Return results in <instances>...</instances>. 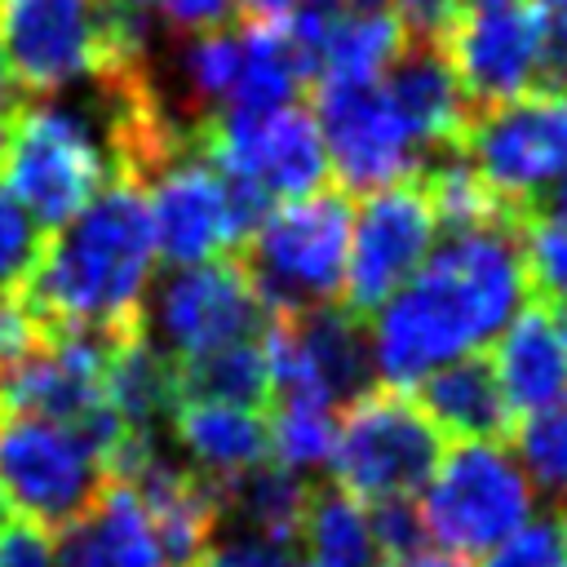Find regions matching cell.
Instances as JSON below:
<instances>
[{"label":"cell","instance_id":"cell-1","mask_svg":"<svg viewBox=\"0 0 567 567\" xmlns=\"http://www.w3.org/2000/svg\"><path fill=\"white\" fill-rule=\"evenodd\" d=\"M523 217L443 235V248L372 310V363L381 385L403 390L430 368L483 350L509 323L532 297L518 248Z\"/></svg>","mask_w":567,"mask_h":567},{"label":"cell","instance_id":"cell-2","mask_svg":"<svg viewBox=\"0 0 567 567\" xmlns=\"http://www.w3.org/2000/svg\"><path fill=\"white\" fill-rule=\"evenodd\" d=\"M155 270V235L146 190L111 177L53 239L18 292L44 332H89L124 341L142 332V301Z\"/></svg>","mask_w":567,"mask_h":567},{"label":"cell","instance_id":"cell-3","mask_svg":"<svg viewBox=\"0 0 567 567\" xmlns=\"http://www.w3.org/2000/svg\"><path fill=\"white\" fill-rule=\"evenodd\" d=\"M354 199L337 186H319L301 199L275 204L235 252L252 279L266 315L337 301L346 275Z\"/></svg>","mask_w":567,"mask_h":567},{"label":"cell","instance_id":"cell-4","mask_svg":"<svg viewBox=\"0 0 567 567\" xmlns=\"http://www.w3.org/2000/svg\"><path fill=\"white\" fill-rule=\"evenodd\" d=\"M443 447L447 443L439 425L416 408V399L399 385L377 381L337 412L328 465H332V483L350 501L377 505V501L421 496Z\"/></svg>","mask_w":567,"mask_h":567},{"label":"cell","instance_id":"cell-5","mask_svg":"<svg viewBox=\"0 0 567 567\" xmlns=\"http://www.w3.org/2000/svg\"><path fill=\"white\" fill-rule=\"evenodd\" d=\"M4 173L13 182V199L31 213L40 230L66 226L115 177L106 142L84 102L71 106L31 97L4 151Z\"/></svg>","mask_w":567,"mask_h":567},{"label":"cell","instance_id":"cell-6","mask_svg":"<svg viewBox=\"0 0 567 567\" xmlns=\"http://www.w3.org/2000/svg\"><path fill=\"white\" fill-rule=\"evenodd\" d=\"M514 213H536L567 182V89L536 84L509 102L478 106L456 146Z\"/></svg>","mask_w":567,"mask_h":567},{"label":"cell","instance_id":"cell-7","mask_svg":"<svg viewBox=\"0 0 567 567\" xmlns=\"http://www.w3.org/2000/svg\"><path fill=\"white\" fill-rule=\"evenodd\" d=\"M416 514L443 554L470 563L532 518V483L505 443H452L421 487Z\"/></svg>","mask_w":567,"mask_h":567},{"label":"cell","instance_id":"cell-8","mask_svg":"<svg viewBox=\"0 0 567 567\" xmlns=\"http://www.w3.org/2000/svg\"><path fill=\"white\" fill-rule=\"evenodd\" d=\"M146 213L155 252L173 266H195L208 257L239 252L257 221L275 208L261 190L217 168L204 146H186L173 155L146 186Z\"/></svg>","mask_w":567,"mask_h":567},{"label":"cell","instance_id":"cell-9","mask_svg":"<svg viewBox=\"0 0 567 567\" xmlns=\"http://www.w3.org/2000/svg\"><path fill=\"white\" fill-rule=\"evenodd\" d=\"M261 350L270 368V394H315L337 412L377 385L368 319L341 301L266 315Z\"/></svg>","mask_w":567,"mask_h":567},{"label":"cell","instance_id":"cell-10","mask_svg":"<svg viewBox=\"0 0 567 567\" xmlns=\"http://www.w3.org/2000/svg\"><path fill=\"white\" fill-rule=\"evenodd\" d=\"M102 456L44 416L0 408V496L44 532H62L106 487Z\"/></svg>","mask_w":567,"mask_h":567},{"label":"cell","instance_id":"cell-11","mask_svg":"<svg viewBox=\"0 0 567 567\" xmlns=\"http://www.w3.org/2000/svg\"><path fill=\"white\" fill-rule=\"evenodd\" d=\"M261 328L266 306L257 301L252 279L235 252L159 275L155 292L142 301V332L168 359H186L230 341H252Z\"/></svg>","mask_w":567,"mask_h":567},{"label":"cell","instance_id":"cell-12","mask_svg":"<svg viewBox=\"0 0 567 567\" xmlns=\"http://www.w3.org/2000/svg\"><path fill=\"white\" fill-rule=\"evenodd\" d=\"M199 146L217 168L248 182L270 204L301 199L328 186V151L319 137V124L297 102L275 111L213 115L199 128Z\"/></svg>","mask_w":567,"mask_h":567},{"label":"cell","instance_id":"cell-13","mask_svg":"<svg viewBox=\"0 0 567 567\" xmlns=\"http://www.w3.org/2000/svg\"><path fill=\"white\" fill-rule=\"evenodd\" d=\"M434 235L439 221L416 173L372 195H359L350 221L346 275H341V292H346L341 306L368 319L394 288H403L416 275V266L434 248Z\"/></svg>","mask_w":567,"mask_h":567},{"label":"cell","instance_id":"cell-14","mask_svg":"<svg viewBox=\"0 0 567 567\" xmlns=\"http://www.w3.org/2000/svg\"><path fill=\"white\" fill-rule=\"evenodd\" d=\"M315 124L328 151V173L350 199L394 186L421 168V146L394 115L381 84H315Z\"/></svg>","mask_w":567,"mask_h":567},{"label":"cell","instance_id":"cell-15","mask_svg":"<svg viewBox=\"0 0 567 567\" xmlns=\"http://www.w3.org/2000/svg\"><path fill=\"white\" fill-rule=\"evenodd\" d=\"M549 13L536 0H505L465 9L443 40V53L470 97V106H496L540 84L545 75Z\"/></svg>","mask_w":567,"mask_h":567},{"label":"cell","instance_id":"cell-16","mask_svg":"<svg viewBox=\"0 0 567 567\" xmlns=\"http://www.w3.org/2000/svg\"><path fill=\"white\" fill-rule=\"evenodd\" d=\"M0 49L27 97L75 89L102 62L97 0H0Z\"/></svg>","mask_w":567,"mask_h":567},{"label":"cell","instance_id":"cell-17","mask_svg":"<svg viewBox=\"0 0 567 567\" xmlns=\"http://www.w3.org/2000/svg\"><path fill=\"white\" fill-rule=\"evenodd\" d=\"M377 84L390 97L403 128L412 133V142L421 146V155L425 151L443 155L461 146L474 106L439 44H403Z\"/></svg>","mask_w":567,"mask_h":567},{"label":"cell","instance_id":"cell-18","mask_svg":"<svg viewBox=\"0 0 567 567\" xmlns=\"http://www.w3.org/2000/svg\"><path fill=\"white\" fill-rule=\"evenodd\" d=\"M412 385H416V408L439 425V434H452L456 443H505L514 412L483 350L456 354L430 368Z\"/></svg>","mask_w":567,"mask_h":567},{"label":"cell","instance_id":"cell-19","mask_svg":"<svg viewBox=\"0 0 567 567\" xmlns=\"http://www.w3.org/2000/svg\"><path fill=\"white\" fill-rule=\"evenodd\" d=\"M53 567H168L146 509L124 483H106L97 501L58 532Z\"/></svg>","mask_w":567,"mask_h":567},{"label":"cell","instance_id":"cell-20","mask_svg":"<svg viewBox=\"0 0 567 567\" xmlns=\"http://www.w3.org/2000/svg\"><path fill=\"white\" fill-rule=\"evenodd\" d=\"M492 368L501 381V394L509 412L545 408L567 390V350L554 328V310L540 301H523L509 323L501 328V341L492 346Z\"/></svg>","mask_w":567,"mask_h":567},{"label":"cell","instance_id":"cell-21","mask_svg":"<svg viewBox=\"0 0 567 567\" xmlns=\"http://www.w3.org/2000/svg\"><path fill=\"white\" fill-rule=\"evenodd\" d=\"M168 434L190 456V470H199L213 483L270 461V421L257 408L177 403L168 416Z\"/></svg>","mask_w":567,"mask_h":567},{"label":"cell","instance_id":"cell-22","mask_svg":"<svg viewBox=\"0 0 567 567\" xmlns=\"http://www.w3.org/2000/svg\"><path fill=\"white\" fill-rule=\"evenodd\" d=\"M310 487L297 470L279 465V461H261L235 478L217 483V509H221V527L226 532H252V536H270V540H301V518H306V501Z\"/></svg>","mask_w":567,"mask_h":567},{"label":"cell","instance_id":"cell-23","mask_svg":"<svg viewBox=\"0 0 567 567\" xmlns=\"http://www.w3.org/2000/svg\"><path fill=\"white\" fill-rule=\"evenodd\" d=\"M177 403H226V408H266L270 403V368L261 341H230L186 359H173Z\"/></svg>","mask_w":567,"mask_h":567},{"label":"cell","instance_id":"cell-24","mask_svg":"<svg viewBox=\"0 0 567 567\" xmlns=\"http://www.w3.org/2000/svg\"><path fill=\"white\" fill-rule=\"evenodd\" d=\"M301 540L310 549V567H381L368 509L350 501L337 483L310 487L306 518H301Z\"/></svg>","mask_w":567,"mask_h":567},{"label":"cell","instance_id":"cell-25","mask_svg":"<svg viewBox=\"0 0 567 567\" xmlns=\"http://www.w3.org/2000/svg\"><path fill=\"white\" fill-rule=\"evenodd\" d=\"M275 421H270V456L288 470H319L332 456L337 434V408L315 394H275Z\"/></svg>","mask_w":567,"mask_h":567},{"label":"cell","instance_id":"cell-26","mask_svg":"<svg viewBox=\"0 0 567 567\" xmlns=\"http://www.w3.org/2000/svg\"><path fill=\"white\" fill-rule=\"evenodd\" d=\"M505 443H514L518 461L527 465L540 492H549L554 501H567V390L545 408L523 412L509 425Z\"/></svg>","mask_w":567,"mask_h":567},{"label":"cell","instance_id":"cell-27","mask_svg":"<svg viewBox=\"0 0 567 567\" xmlns=\"http://www.w3.org/2000/svg\"><path fill=\"white\" fill-rule=\"evenodd\" d=\"M40 248H44V230L0 182V297H18L27 288L40 261Z\"/></svg>","mask_w":567,"mask_h":567},{"label":"cell","instance_id":"cell-28","mask_svg":"<svg viewBox=\"0 0 567 567\" xmlns=\"http://www.w3.org/2000/svg\"><path fill=\"white\" fill-rule=\"evenodd\" d=\"M483 567H567V545L554 518L523 523L496 549L483 554Z\"/></svg>","mask_w":567,"mask_h":567},{"label":"cell","instance_id":"cell-29","mask_svg":"<svg viewBox=\"0 0 567 567\" xmlns=\"http://www.w3.org/2000/svg\"><path fill=\"white\" fill-rule=\"evenodd\" d=\"M363 509H368V527H372V540H377L381 563L403 558V554H416V549L425 545V527H421V514H416V496L377 501V505H363Z\"/></svg>","mask_w":567,"mask_h":567},{"label":"cell","instance_id":"cell-30","mask_svg":"<svg viewBox=\"0 0 567 567\" xmlns=\"http://www.w3.org/2000/svg\"><path fill=\"white\" fill-rule=\"evenodd\" d=\"M204 567H301L297 545L252 536V532H226L208 545Z\"/></svg>","mask_w":567,"mask_h":567},{"label":"cell","instance_id":"cell-31","mask_svg":"<svg viewBox=\"0 0 567 567\" xmlns=\"http://www.w3.org/2000/svg\"><path fill=\"white\" fill-rule=\"evenodd\" d=\"M137 4L177 35H195V31L235 22V0H137Z\"/></svg>","mask_w":567,"mask_h":567},{"label":"cell","instance_id":"cell-32","mask_svg":"<svg viewBox=\"0 0 567 567\" xmlns=\"http://www.w3.org/2000/svg\"><path fill=\"white\" fill-rule=\"evenodd\" d=\"M0 567H53V549H49V532L31 518L4 523L0 532Z\"/></svg>","mask_w":567,"mask_h":567},{"label":"cell","instance_id":"cell-33","mask_svg":"<svg viewBox=\"0 0 567 567\" xmlns=\"http://www.w3.org/2000/svg\"><path fill=\"white\" fill-rule=\"evenodd\" d=\"M22 106H27V93H22V89L0 93V164H4V151H9V142H13V128H18Z\"/></svg>","mask_w":567,"mask_h":567},{"label":"cell","instance_id":"cell-34","mask_svg":"<svg viewBox=\"0 0 567 567\" xmlns=\"http://www.w3.org/2000/svg\"><path fill=\"white\" fill-rule=\"evenodd\" d=\"M235 4H239V18H252V22H275L297 9V0H235Z\"/></svg>","mask_w":567,"mask_h":567},{"label":"cell","instance_id":"cell-35","mask_svg":"<svg viewBox=\"0 0 567 567\" xmlns=\"http://www.w3.org/2000/svg\"><path fill=\"white\" fill-rule=\"evenodd\" d=\"M381 567H470V563H465V558H452V554H425V549H416V554L390 558V563H381Z\"/></svg>","mask_w":567,"mask_h":567},{"label":"cell","instance_id":"cell-36","mask_svg":"<svg viewBox=\"0 0 567 567\" xmlns=\"http://www.w3.org/2000/svg\"><path fill=\"white\" fill-rule=\"evenodd\" d=\"M540 213H545V217H554L558 226H567V182H563V186L540 204Z\"/></svg>","mask_w":567,"mask_h":567},{"label":"cell","instance_id":"cell-37","mask_svg":"<svg viewBox=\"0 0 567 567\" xmlns=\"http://www.w3.org/2000/svg\"><path fill=\"white\" fill-rule=\"evenodd\" d=\"M554 310H558L554 328H558V341H563V350H567V301H563V306H554Z\"/></svg>","mask_w":567,"mask_h":567},{"label":"cell","instance_id":"cell-38","mask_svg":"<svg viewBox=\"0 0 567 567\" xmlns=\"http://www.w3.org/2000/svg\"><path fill=\"white\" fill-rule=\"evenodd\" d=\"M9 89H18V84H13V75H9V62H4V49H0V93H9Z\"/></svg>","mask_w":567,"mask_h":567},{"label":"cell","instance_id":"cell-39","mask_svg":"<svg viewBox=\"0 0 567 567\" xmlns=\"http://www.w3.org/2000/svg\"><path fill=\"white\" fill-rule=\"evenodd\" d=\"M483 4H505V0H465V9H483Z\"/></svg>","mask_w":567,"mask_h":567},{"label":"cell","instance_id":"cell-40","mask_svg":"<svg viewBox=\"0 0 567 567\" xmlns=\"http://www.w3.org/2000/svg\"><path fill=\"white\" fill-rule=\"evenodd\" d=\"M4 523H9V501L0 496V532H4Z\"/></svg>","mask_w":567,"mask_h":567},{"label":"cell","instance_id":"cell-41","mask_svg":"<svg viewBox=\"0 0 567 567\" xmlns=\"http://www.w3.org/2000/svg\"><path fill=\"white\" fill-rule=\"evenodd\" d=\"M558 532H563V545H567V509H563V518H558Z\"/></svg>","mask_w":567,"mask_h":567},{"label":"cell","instance_id":"cell-42","mask_svg":"<svg viewBox=\"0 0 567 567\" xmlns=\"http://www.w3.org/2000/svg\"><path fill=\"white\" fill-rule=\"evenodd\" d=\"M536 4H558V0H536Z\"/></svg>","mask_w":567,"mask_h":567},{"label":"cell","instance_id":"cell-43","mask_svg":"<svg viewBox=\"0 0 567 567\" xmlns=\"http://www.w3.org/2000/svg\"><path fill=\"white\" fill-rule=\"evenodd\" d=\"M301 567H310V563H301Z\"/></svg>","mask_w":567,"mask_h":567},{"label":"cell","instance_id":"cell-44","mask_svg":"<svg viewBox=\"0 0 567 567\" xmlns=\"http://www.w3.org/2000/svg\"><path fill=\"white\" fill-rule=\"evenodd\" d=\"M199 567H204V563H199Z\"/></svg>","mask_w":567,"mask_h":567}]
</instances>
